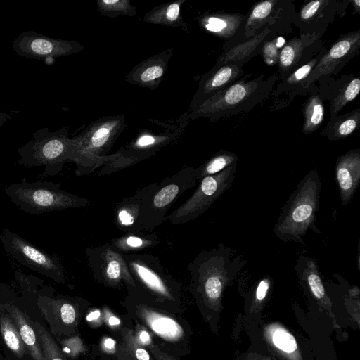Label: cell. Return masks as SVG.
<instances>
[{
	"label": "cell",
	"instance_id": "6da1fadb",
	"mask_svg": "<svg viewBox=\"0 0 360 360\" xmlns=\"http://www.w3.org/2000/svg\"><path fill=\"white\" fill-rule=\"evenodd\" d=\"M127 291L120 303L127 317L144 327L164 349L180 357L188 355L192 334L188 321L181 314L158 307L138 288Z\"/></svg>",
	"mask_w": 360,
	"mask_h": 360
},
{
	"label": "cell",
	"instance_id": "7a4b0ae2",
	"mask_svg": "<svg viewBox=\"0 0 360 360\" xmlns=\"http://www.w3.org/2000/svg\"><path fill=\"white\" fill-rule=\"evenodd\" d=\"M248 260L223 243L200 252L187 265L189 288L201 309L216 305L226 285L245 267Z\"/></svg>",
	"mask_w": 360,
	"mask_h": 360
},
{
	"label": "cell",
	"instance_id": "3957f363",
	"mask_svg": "<svg viewBox=\"0 0 360 360\" xmlns=\"http://www.w3.org/2000/svg\"><path fill=\"white\" fill-rule=\"evenodd\" d=\"M252 73L241 79L206 100L195 109L188 112L189 120L200 117L216 121L250 110L265 102L278 80V73L269 77L262 74L252 78Z\"/></svg>",
	"mask_w": 360,
	"mask_h": 360
},
{
	"label": "cell",
	"instance_id": "277c9868",
	"mask_svg": "<svg viewBox=\"0 0 360 360\" xmlns=\"http://www.w3.org/2000/svg\"><path fill=\"white\" fill-rule=\"evenodd\" d=\"M321 191V177L312 169L300 181L281 210L273 230L279 240L304 245L303 237L309 229L321 233L316 225Z\"/></svg>",
	"mask_w": 360,
	"mask_h": 360
},
{
	"label": "cell",
	"instance_id": "5b68a950",
	"mask_svg": "<svg viewBox=\"0 0 360 360\" xmlns=\"http://www.w3.org/2000/svg\"><path fill=\"white\" fill-rule=\"evenodd\" d=\"M139 290L158 307L182 315L186 311L181 286L158 257L149 253L124 254Z\"/></svg>",
	"mask_w": 360,
	"mask_h": 360
},
{
	"label": "cell",
	"instance_id": "8992f818",
	"mask_svg": "<svg viewBox=\"0 0 360 360\" xmlns=\"http://www.w3.org/2000/svg\"><path fill=\"white\" fill-rule=\"evenodd\" d=\"M189 120L188 112L165 121L150 119L151 126L141 129L117 153L110 155L109 160L102 167L98 175L113 174L155 155L180 138Z\"/></svg>",
	"mask_w": 360,
	"mask_h": 360
},
{
	"label": "cell",
	"instance_id": "52a82bcc",
	"mask_svg": "<svg viewBox=\"0 0 360 360\" xmlns=\"http://www.w3.org/2000/svg\"><path fill=\"white\" fill-rule=\"evenodd\" d=\"M125 127L123 116H104L73 137L74 149L70 162L76 165L75 174L86 175L105 165L110 158L108 153Z\"/></svg>",
	"mask_w": 360,
	"mask_h": 360
},
{
	"label": "cell",
	"instance_id": "ba28073f",
	"mask_svg": "<svg viewBox=\"0 0 360 360\" xmlns=\"http://www.w3.org/2000/svg\"><path fill=\"white\" fill-rule=\"evenodd\" d=\"M60 183L29 182L22 179L12 183L4 189L10 200L21 211L39 215L45 212L70 208L84 207L90 202L85 198L63 190Z\"/></svg>",
	"mask_w": 360,
	"mask_h": 360
},
{
	"label": "cell",
	"instance_id": "9c48e42d",
	"mask_svg": "<svg viewBox=\"0 0 360 360\" xmlns=\"http://www.w3.org/2000/svg\"><path fill=\"white\" fill-rule=\"evenodd\" d=\"M74 149L72 138L68 127L51 131L41 128L33 134V139L17 150L20 156L18 164L27 167H44L39 177H53L63 169L65 162H70Z\"/></svg>",
	"mask_w": 360,
	"mask_h": 360
},
{
	"label": "cell",
	"instance_id": "30bf717a",
	"mask_svg": "<svg viewBox=\"0 0 360 360\" xmlns=\"http://www.w3.org/2000/svg\"><path fill=\"white\" fill-rule=\"evenodd\" d=\"M197 184L195 167L187 166L160 184L148 185L138 219V230L153 231L163 224L172 204L183 193Z\"/></svg>",
	"mask_w": 360,
	"mask_h": 360
},
{
	"label": "cell",
	"instance_id": "8fae6325",
	"mask_svg": "<svg viewBox=\"0 0 360 360\" xmlns=\"http://www.w3.org/2000/svg\"><path fill=\"white\" fill-rule=\"evenodd\" d=\"M237 162L211 176L199 181L193 195L182 205L167 216L174 225L191 221L205 212L230 187L236 178Z\"/></svg>",
	"mask_w": 360,
	"mask_h": 360
},
{
	"label": "cell",
	"instance_id": "7c38bea8",
	"mask_svg": "<svg viewBox=\"0 0 360 360\" xmlns=\"http://www.w3.org/2000/svg\"><path fill=\"white\" fill-rule=\"evenodd\" d=\"M0 239L5 252L19 263L58 283H66L65 269L56 255L38 248L8 229L2 230Z\"/></svg>",
	"mask_w": 360,
	"mask_h": 360
},
{
	"label": "cell",
	"instance_id": "4fadbf2b",
	"mask_svg": "<svg viewBox=\"0 0 360 360\" xmlns=\"http://www.w3.org/2000/svg\"><path fill=\"white\" fill-rule=\"evenodd\" d=\"M88 266L94 279L101 285L120 290L137 288L129 271L124 254L107 241L85 249Z\"/></svg>",
	"mask_w": 360,
	"mask_h": 360
},
{
	"label": "cell",
	"instance_id": "5bb4252c",
	"mask_svg": "<svg viewBox=\"0 0 360 360\" xmlns=\"http://www.w3.org/2000/svg\"><path fill=\"white\" fill-rule=\"evenodd\" d=\"M37 304L51 333L58 338H68L76 332L90 304L87 300L78 297H40Z\"/></svg>",
	"mask_w": 360,
	"mask_h": 360
},
{
	"label": "cell",
	"instance_id": "9a60e30c",
	"mask_svg": "<svg viewBox=\"0 0 360 360\" xmlns=\"http://www.w3.org/2000/svg\"><path fill=\"white\" fill-rule=\"evenodd\" d=\"M13 51L18 55L44 61L49 65L59 57L68 56L82 51V44L66 39L49 37L34 31H24L13 41Z\"/></svg>",
	"mask_w": 360,
	"mask_h": 360
},
{
	"label": "cell",
	"instance_id": "2e32d148",
	"mask_svg": "<svg viewBox=\"0 0 360 360\" xmlns=\"http://www.w3.org/2000/svg\"><path fill=\"white\" fill-rule=\"evenodd\" d=\"M359 52L360 29L341 35L323 53L304 82L305 89L308 91L320 78L338 75Z\"/></svg>",
	"mask_w": 360,
	"mask_h": 360
},
{
	"label": "cell",
	"instance_id": "e0dca14e",
	"mask_svg": "<svg viewBox=\"0 0 360 360\" xmlns=\"http://www.w3.org/2000/svg\"><path fill=\"white\" fill-rule=\"evenodd\" d=\"M295 13V7L293 6L254 37L221 53L218 56L214 65L228 63L244 65L260 52L266 41L274 37L283 36L292 32Z\"/></svg>",
	"mask_w": 360,
	"mask_h": 360
},
{
	"label": "cell",
	"instance_id": "ac0fdd59",
	"mask_svg": "<svg viewBox=\"0 0 360 360\" xmlns=\"http://www.w3.org/2000/svg\"><path fill=\"white\" fill-rule=\"evenodd\" d=\"M350 0H314L303 4L296 11L292 25L300 33L323 35L337 15L342 17Z\"/></svg>",
	"mask_w": 360,
	"mask_h": 360
},
{
	"label": "cell",
	"instance_id": "d6986e66",
	"mask_svg": "<svg viewBox=\"0 0 360 360\" xmlns=\"http://www.w3.org/2000/svg\"><path fill=\"white\" fill-rule=\"evenodd\" d=\"M322 35L300 33L281 48L278 61V80H282L311 60L326 46Z\"/></svg>",
	"mask_w": 360,
	"mask_h": 360
},
{
	"label": "cell",
	"instance_id": "ffe728a7",
	"mask_svg": "<svg viewBox=\"0 0 360 360\" xmlns=\"http://www.w3.org/2000/svg\"><path fill=\"white\" fill-rule=\"evenodd\" d=\"M293 6L290 0H266L255 4L246 15L238 36L231 42L224 45V51L254 37Z\"/></svg>",
	"mask_w": 360,
	"mask_h": 360
},
{
	"label": "cell",
	"instance_id": "44dd1931",
	"mask_svg": "<svg viewBox=\"0 0 360 360\" xmlns=\"http://www.w3.org/2000/svg\"><path fill=\"white\" fill-rule=\"evenodd\" d=\"M316 82L321 99L323 102H329L330 120L338 116L360 91V77L354 74H342L338 77H323Z\"/></svg>",
	"mask_w": 360,
	"mask_h": 360
},
{
	"label": "cell",
	"instance_id": "7402d4cb",
	"mask_svg": "<svg viewBox=\"0 0 360 360\" xmlns=\"http://www.w3.org/2000/svg\"><path fill=\"white\" fill-rule=\"evenodd\" d=\"M245 75L243 65L239 63H228L219 65H214L202 76L189 105L190 111L239 80Z\"/></svg>",
	"mask_w": 360,
	"mask_h": 360
},
{
	"label": "cell",
	"instance_id": "603a6c76",
	"mask_svg": "<svg viewBox=\"0 0 360 360\" xmlns=\"http://www.w3.org/2000/svg\"><path fill=\"white\" fill-rule=\"evenodd\" d=\"M325 46L309 63L300 68L285 79L278 81L268 99L270 100V111L278 110L288 107L297 96H306L308 91L304 82L326 49Z\"/></svg>",
	"mask_w": 360,
	"mask_h": 360
},
{
	"label": "cell",
	"instance_id": "cb8c5ba5",
	"mask_svg": "<svg viewBox=\"0 0 360 360\" xmlns=\"http://www.w3.org/2000/svg\"><path fill=\"white\" fill-rule=\"evenodd\" d=\"M173 53L174 49L168 48L140 62L126 76V82L155 90L164 79Z\"/></svg>",
	"mask_w": 360,
	"mask_h": 360
},
{
	"label": "cell",
	"instance_id": "d4e9b609",
	"mask_svg": "<svg viewBox=\"0 0 360 360\" xmlns=\"http://www.w3.org/2000/svg\"><path fill=\"white\" fill-rule=\"evenodd\" d=\"M335 177L343 206L352 200L360 182V148L340 155L335 163Z\"/></svg>",
	"mask_w": 360,
	"mask_h": 360
},
{
	"label": "cell",
	"instance_id": "484cf974",
	"mask_svg": "<svg viewBox=\"0 0 360 360\" xmlns=\"http://www.w3.org/2000/svg\"><path fill=\"white\" fill-rule=\"evenodd\" d=\"M245 18L243 14L214 11L200 15L198 22L202 30L224 40L226 45L238 36Z\"/></svg>",
	"mask_w": 360,
	"mask_h": 360
},
{
	"label": "cell",
	"instance_id": "4316f807",
	"mask_svg": "<svg viewBox=\"0 0 360 360\" xmlns=\"http://www.w3.org/2000/svg\"><path fill=\"white\" fill-rule=\"evenodd\" d=\"M2 307L15 323L27 353L32 360H45L39 338L30 317L17 306L5 304Z\"/></svg>",
	"mask_w": 360,
	"mask_h": 360
},
{
	"label": "cell",
	"instance_id": "83f0119b",
	"mask_svg": "<svg viewBox=\"0 0 360 360\" xmlns=\"http://www.w3.org/2000/svg\"><path fill=\"white\" fill-rule=\"evenodd\" d=\"M148 186L139 189L134 195L122 198L115 204L114 210L115 224L124 232L138 230V219L140 216L143 198Z\"/></svg>",
	"mask_w": 360,
	"mask_h": 360
},
{
	"label": "cell",
	"instance_id": "f1b7e54d",
	"mask_svg": "<svg viewBox=\"0 0 360 360\" xmlns=\"http://www.w3.org/2000/svg\"><path fill=\"white\" fill-rule=\"evenodd\" d=\"M109 243L120 253L132 254L152 248L160 240L153 231L137 230L125 232L120 237L112 238Z\"/></svg>",
	"mask_w": 360,
	"mask_h": 360
},
{
	"label": "cell",
	"instance_id": "f546056e",
	"mask_svg": "<svg viewBox=\"0 0 360 360\" xmlns=\"http://www.w3.org/2000/svg\"><path fill=\"white\" fill-rule=\"evenodd\" d=\"M186 0H176L157 6L143 16L145 22L188 30V24L181 14V6Z\"/></svg>",
	"mask_w": 360,
	"mask_h": 360
},
{
	"label": "cell",
	"instance_id": "4dcf8cb0",
	"mask_svg": "<svg viewBox=\"0 0 360 360\" xmlns=\"http://www.w3.org/2000/svg\"><path fill=\"white\" fill-rule=\"evenodd\" d=\"M308 89L302 105V132L305 135L312 134L319 128L325 115L323 102L320 98L317 84H312Z\"/></svg>",
	"mask_w": 360,
	"mask_h": 360
},
{
	"label": "cell",
	"instance_id": "1f68e13d",
	"mask_svg": "<svg viewBox=\"0 0 360 360\" xmlns=\"http://www.w3.org/2000/svg\"><path fill=\"white\" fill-rule=\"evenodd\" d=\"M360 126V108L339 114L330 120L321 134L330 141H340L351 136Z\"/></svg>",
	"mask_w": 360,
	"mask_h": 360
},
{
	"label": "cell",
	"instance_id": "d6a6232c",
	"mask_svg": "<svg viewBox=\"0 0 360 360\" xmlns=\"http://www.w3.org/2000/svg\"><path fill=\"white\" fill-rule=\"evenodd\" d=\"M0 329L8 348L18 358H23L27 353L26 347L15 323L11 316L3 311H0Z\"/></svg>",
	"mask_w": 360,
	"mask_h": 360
},
{
	"label": "cell",
	"instance_id": "836d02e7",
	"mask_svg": "<svg viewBox=\"0 0 360 360\" xmlns=\"http://www.w3.org/2000/svg\"><path fill=\"white\" fill-rule=\"evenodd\" d=\"M238 158L234 153L221 150L212 155L202 165L195 167V178L199 181L204 177L216 174L232 164L238 162Z\"/></svg>",
	"mask_w": 360,
	"mask_h": 360
},
{
	"label": "cell",
	"instance_id": "e575fe53",
	"mask_svg": "<svg viewBox=\"0 0 360 360\" xmlns=\"http://www.w3.org/2000/svg\"><path fill=\"white\" fill-rule=\"evenodd\" d=\"M118 333L121 340L120 344L134 360H153L148 348L137 339L132 327L122 325Z\"/></svg>",
	"mask_w": 360,
	"mask_h": 360
},
{
	"label": "cell",
	"instance_id": "d590c367",
	"mask_svg": "<svg viewBox=\"0 0 360 360\" xmlns=\"http://www.w3.org/2000/svg\"><path fill=\"white\" fill-rule=\"evenodd\" d=\"M32 323L39 338L45 360H69L51 333L38 321H33Z\"/></svg>",
	"mask_w": 360,
	"mask_h": 360
},
{
	"label": "cell",
	"instance_id": "8d00e7d4",
	"mask_svg": "<svg viewBox=\"0 0 360 360\" xmlns=\"http://www.w3.org/2000/svg\"><path fill=\"white\" fill-rule=\"evenodd\" d=\"M96 4L98 11L108 18L134 17L136 13V8L129 0H96Z\"/></svg>",
	"mask_w": 360,
	"mask_h": 360
},
{
	"label": "cell",
	"instance_id": "74e56055",
	"mask_svg": "<svg viewBox=\"0 0 360 360\" xmlns=\"http://www.w3.org/2000/svg\"><path fill=\"white\" fill-rule=\"evenodd\" d=\"M283 37L282 36H276L266 41L261 50L260 53L263 58L264 61L269 65H274L278 63L279 53L282 48L283 42Z\"/></svg>",
	"mask_w": 360,
	"mask_h": 360
},
{
	"label": "cell",
	"instance_id": "f35d334b",
	"mask_svg": "<svg viewBox=\"0 0 360 360\" xmlns=\"http://www.w3.org/2000/svg\"><path fill=\"white\" fill-rule=\"evenodd\" d=\"M272 341L281 350L291 353L297 348L294 336L282 328H277L272 333Z\"/></svg>",
	"mask_w": 360,
	"mask_h": 360
},
{
	"label": "cell",
	"instance_id": "ab89813d",
	"mask_svg": "<svg viewBox=\"0 0 360 360\" xmlns=\"http://www.w3.org/2000/svg\"><path fill=\"white\" fill-rule=\"evenodd\" d=\"M153 360H181V357L162 348L154 340L147 347Z\"/></svg>",
	"mask_w": 360,
	"mask_h": 360
},
{
	"label": "cell",
	"instance_id": "60d3db41",
	"mask_svg": "<svg viewBox=\"0 0 360 360\" xmlns=\"http://www.w3.org/2000/svg\"><path fill=\"white\" fill-rule=\"evenodd\" d=\"M118 360H134L128 352L119 343L113 354Z\"/></svg>",
	"mask_w": 360,
	"mask_h": 360
},
{
	"label": "cell",
	"instance_id": "b9f144b4",
	"mask_svg": "<svg viewBox=\"0 0 360 360\" xmlns=\"http://www.w3.org/2000/svg\"><path fill=\"white\" fill-rule=\"evenodd\" d=\"M350 4H352V7H353L352 15L359 14L360 12V1L359 0H350Z\"/></svg>",
	"mask_w": 360,
	"mask_h": 360
},
{
	"label": "cell",
	"instance_id": "7bdbcfd3",
	"mask_svg": "<svg viewBox=\"0 0 360 360\" xmlns=\"http://www.w3.org/2000/svg\"><path fill=\"white\" fill-rule=\"evenodd\" d=\"M11 119V115L4 112H0V127L4 124L8 120Z\"/></svg>",
	"mask_w": 360,
	"mask_h": 360
},
{
	"label": "cell",
	"instance_id": "ee69618b",
	"mask_svg": "<svg viewBox=\"0 0 360 360\" xmlns=\"http://www.w3.org/2000/svg\"><path fill=\"white\" fill-rule=\"evenodd\" d=\"M96 360H118L116 356L112 354L103 353Z\"/></svg>",
	"mask_w": 360,
	"mask_h": 360
}]
</instances>
